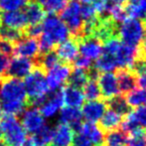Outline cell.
Returning <instances> with one entry per match:
<instances>
[{"label":"cell","mask_w":146,"mask_h":146,"mask_svg":"<svg viewBox=\"0 0 146 146\" xmlns=\"http://www.w3.org/2000/svg\"><path fill=\"white\" fill-rule=\"evenodd\" d=\"M146 37V30L139 19L126 18L118 26V39L121 43L138 48Z\"/></svg>","instance_id":"obj_1"},{"label":"cell","mask_w":146,"mask_h":146,"mask_svg":"<svg viewBox=\"0 0 146 146\" xmlns=\"http://www.w3.org/2000/svg\"><path fill=\"white\" fill-rule=\"evenodd\" d=\"M23 84L27 96L28 106H30L35 100L49 92L45 71L40 68L34 67L32 72L25 78V82Z\"/></svg>","instance_id":"obj_2"},{"label":"cell","mask_w":146,"mask_h":146,"mask_svg":"<svg viewBox=\"0 0 146 146\" xmlns=\"http://www.w3.org/2000/svg\"><path fill=\"white\" fill-rule=\"evenodd\" d=\"M60 13V18L68 27L73 38H81L84 31V21L81 16V2L79 0H69Z\"/></svg>","instance_id":"obj_3"},{"label":"cell","mask_w":146,"mask_h":146,"mask_svg":"<svg viewBox=\"0 0 146 146\" xmlns=\"http://www.w3.org/2000/svg\"><path fill=\"white\" fill-rule=\"evenodd\" d=\"M0 129L8 146H22L27 138V132L17 116L5 114L0 120Z\"/></svg>","instance_id":"obj_4"},{"label":"cell","mask_w":146,"mask_h":146,"mask_svg":"<svg viewBox=\"0 0 146 146\" xmlns=\"http://www.w3.org/2000/svg\"><path fill=\"white\" fill-rule=\"evenodd\" d=\"M42 23V34L55 46L70 38L71 33L68 27L55 13H50L45 16Z\"/></svg>","instance_id":"obj_5"},{"label":"cell","mask_w":146,"mask_h":146,"mask_svg":"<svg viewBox=\"0 0 146 146\" xmlns=\"http://www.w3.org/2000/svg\"><path fill=\"white\" fill-rule=\"evenodd\" d=\"M11 102L27 104L24 84L21 80L2 77L0 81V104Z\"/></svg>","instance_id":"obj_6"},{"label":"cell","mask_w":146,"mask_h":146,"mask_svg":"<svg viewBox=\"0 0 146 146\" xmlns=\"http://www.w3.org/2000/svg\"><path fill=\"white\" fill-rule=\"evenodd\" d=\"M34 61L23 57H15L9 60V64L4 73L3 77L12 79L22 80L25 79L34 69Z\"/></svg>","instance_id":"obj_7"},{"label":"cell","mask_w":146,"mask_h":146,"mask_svg":"<svg viewBox=\"0 0 146 146\" xmlns=\"http://www.w3.org/2000/svg\"><path fill=\"white\" fill-rule=\"evenodd\" d=\"M71 72L72 66L65 63H59L54 66L52 69L48 70L46 82L49 92H55L57 90H60L62 85L68 81Z\"/></svg>","instance_id":"obj_8"},{"label":"cell","mask_w":146,"mask_h":146,"mask_svg":"<svg viewBox=\"0 0 146 146\" xmlns=\"http://www.w3.org/2000/svg\"><path fill=\"white\" fill-rule=\"evenodd\" d=\"M21 124L26 132L33 135L46 124V119L38 108L28 106L21 114Z\"/></svg>","instance_id":"obj_9"},{"label":"cell","mask_w":146,"mask_h":146,"mask_svg":"<svg viewBox=\"0 0 146 146\" xmlns=\"http://www.w3.org/2000/svg\"><path fill=\"white\" fill-rule=\"evenodd\" d=\"M76 40L79 45V53H81V56L90 60H96L102 55V43L98 37L90 35Z\"/></svg>","instance_id":"obj_10"},{"label":"cell","mask_w":146,"mask_h":146,"mask_svg":"<svg viewBox=\"0 0 146 146\" xmlns=\"http://www.w3.org/2000/svg\"><path fill=\"white\" fill-rule=\"evenodd\" d=\"M40 54L39 43L36 38L24 36L21 40L14 44V55L16 57L36 59Z\"/></svg>","instance_id":"obj_11"},{"label":"cell","mask_w":146,"mask_h":146,"mask_svg":"<svg viewBox=\"0 0 146 146\" xmlns=\"http://www.w3.org/2000/svg\"><path fill=\"white\" fill-rule=\"evenodd\" d=\"M98 80V85L100 87L102 96H104L106 100L119 94L118 84H117L115 74L111 72L100 74Z\"/></svg>","instance_id":"obj_12"},{"label":"cell","mask_w":146,"mask_h":146,"mask_svg":"<svg viewBox=\"0 0 146 146\" xmlns=\"http://www.w3.org/2000/svg\"><path fill=\"white\" fill-rule=\"evenodd\" d=\"M55 52L60 61L71 65L79 56V45L77 40L75 38H69L68 40L60 43Z\"/></svg>","instance_id":"obj_13"},{"label":"cell","mask_w":146,"mask_h":146,"mask_svg":"<svg viewBox=\"0 0 146 146\" xmlns=\"http://www.w3.org/2000/svg\"><path fill=\"white\" fill-rule=\"evenodd\" d=\"M106 110V104L102 100H88L83 106L82 116L88 122L96 123L102 118Z\"/></svg>","instance_id":"obj_14"},{"label":"cell","mask_w":146,"mask_h":146,"mask_svg":"<svg viewBox=\"0 0 146 146\" xmlns=\"http://www.w3.org/2000/svg\"><path fill=\"white\" fill-rule=\"evenodd\" d=\"M116 79L119 92L126 94L137 88V76L130 69L120 68L116 70Z\"/></svg>","instance_id":"obj_15"},{"label":"cell","mask_w":146,"mask_h":146,"mask_svg":"<svg viewBox=\"0 0 146 146\" xmlns=\"http://www.w3.org/2000/svg\"><path fill=\"white\" fill-rule=\"evenodd\" d=\"M82 117V112L78 108L66 106L62 108L60 113V123L69 125L74 133H79L83 125Z\"/></svg>","instance_id":"obj_16"},{"label":"cell","mask_w":146,"mask_h":146,"mask_svg":"<svg viewBox=\"0 0 146 146\" xmlns=\"http://www.w3.org/2000/svg\"><path fill=\"white\" fill-rule=\"evenodd\" d=\"M74 131L67 124L59 123L54 128V133L49 146H72Z\"/></svg>","instance_id":"obj_17"},{"label":"cell","mask_w":146,"mask_h":146,"mask_svg":"<svg viewBox=\"0 0 146 146\" xmlns=\"http://www.w3.org/2000/svg\"><path fill=\"white\" fill-rule=\"evenodd\" d=\"M137 56H138V48H134L122 43L114 58L117 69L120 68L130 69Z\"/></svg>","instance_id":"obj_18"},{"label":"cell","mask_w":146,"mask_h":146,"mask_svg":"<svg viewBox=\"0 0 146 146\" xmlns=\"http://www.w3.org/2000/svg\"><path fill=\"white\" fill-rule=\"evenodd\" d=\"M1 22L5 27L21 31H24L28 26L24 11H20V10L4 12V14L1 16Z\"/></svg>","instance_id":"obj_19"},{"label":"cell","mask_w":146,"mask_h":146,"mask_svg":"<svg viewBox=\"0 0 146 146\" xmlns=\"http://www.w3.org/2000/svg\"><path fill=\"white\" fill-rule=\"evenodd\" d=\"M86 136L94 146H104V131L96 123L86 122L83 123L80 132Z\"/></svg>","instance_id":"obj_20"},{"label":"cell","mask_w":146,"mask_h":146,"mask_svg":"<svg viewBox=\"0 0 146 146\" xmlns=\"http://www.w3.org/2000/svg\"><path fill=\"white\" fill-rule=\"evenodd\" d=\"M24 14H25L26 19H27L28 26L38 25V24L42 23L45 16H46L44 8L34 0L28 1V3L25 6Z\"/></svg>","instance_id":"obj_21"},{"label":"cell","mask_w":146,"mask_h":146,"mask_svg":"<svg viewBox=\"0 0 146 146\" xmlns=\"http://www.w3.org/2000/svg\"><path fill=\"white\" fill-rule=\"evenodd\" d=\"M63 92V100L64 104H67V106L71 108H78L83 106L85 96L81 90L76 88L70 86H66L64 90H62Z\"/></svg>","instance_id":"obj_22"},{"label":"cell","mask_w":146,"mask_h":146,"mask_svg":"<svg viewBox=\"0 0 146 146\" xmlns=\"http://www.w3.org/2000/svg\"><path fill=\"white\" fill-rule=\"evenodd\" d=\"M100 128L104 132H110L111 130L119 128L121 121H122V116L117 114L116 112L112 111L111 110H106L104 115L100 119Z\"/></svg>","instance_id":"obj_23"},{"label":"cell","mask_w":146,"mask_h":146,"mask_svg":"<svg viewBox=\"0 0 146 146\" xmlns=\"http://www.w3.org/2000/svg\"><path fill=\"white\" fill-rule=\"evenodd\" d=\"M106 106H108L110 110L116 112L117 114H119L122 117L127 115L132 110L129 104H127L126 98L123 94H117L113 98L108 100H106Z\"/></svg>","instance_id":"obj_24"},{"label":"cell","mask_w":146,"mask_h":146,"mask_svg":"<svg viewBox=\"0 0 146 146\" xmlns=\"http://www.w3.org/2000/svg\"><path fill=\"white\" fill-rule=\"evenodd\" d=\"M60 60L57 56L56 52L54 50L49 51L47 53H42L39 54L38 57L35 59L34 65L35 67L40 68L43 71H48V70L52 69L54 66H56L57 64L60 63Z\"/></svg>","instance_id":"obj_25"},{"label":"cell","mask_w":146,"mask_h":146,"mask_svg":"<svg viewBox=\"0 0 146 146\" xmlns=\"http://www.w3.org/2000/svg\"><path fill=\"white\" fill-rule=\"evenodd\" d=\"M68 86L76 88H83L85 85L88 82V76L87 70L83 69H75L71 72L69 79H68Z\"/></svg>","instance_id":"obj_26"},{"label":"cell","mask_w":146,"mask_h":146,"mask_svg":"<svg viewBox=\"0 0 146 146\" xmlns=\"http://www.w3.org/2000/svg\"><path fill=\"white\" fill-rule=\"evenodd\" d=\"M53 133H54V128L50 125L45 124L39 131H37L35 134L32 135L33 139L39 146H48L50 145L51 140H52Z\"/></svg>","instance_id":"obj_27"},{"label":"cell","mask_w":146,"mask_h":146,"mask_svg":"<svg viewBox=\"0 0 146 146\" xmlns=\"http://www.w3.org/2000/svg\"><path fill=\"white\" fill-rule=\"evenodd\" d=\"M127 139V134L120 129H114L106 133L104 136V146H119L125 144Z\"/></svg>","instance_id":"obj_28"},{"label":"cell","mask_w":146,"mask_h":146,"mask_svg":"<svg viewBox=\"0 0 146 146\" xmlns=\"http://www.w3.org/2000/svg\"><path fill=\"white\" fill-rule=\"evenodd\" d=\"M94 67L98 72H102V73H108V72H111L113 70L117 69L115 59L111 56L108 55L102 54L94 64Z\"/></svg>","instance_id":"obj_29"},{"label":"cell","mask_w":146,"mask_h":146,"mask_svg":"<svg viewBox=\"0 0 146 146\" xmlns=\"http://www.w3.org/2000/svg\"><path fill=\"white\" fill-rule=\"evenodd\" d=\"M126 102L130 108H138L146 104V90L139 88L126 94Z\"/></svg>","instance_id":"obj_30"},{"label":"cell","mask_w":146,"mask_h":146,"mask_svg":"<svg viewBox=\"0 0 146 146\" xmlns=\"http://www.w3.org/2000/svg\"><path fill=\"white\" fill-rule=\"evenodd\" d=\"M24 36H25L24 32L21 30H16L5 27V26H0V39L1 40L9 41V42L15 44L19 40H21Z\"/></svg>","instance_id":"obj_31"},{"label":"cell","mask_w":146,"mask_h":146,"mask_svg":"<svg viewBox=\"0 0 146 146\" xmlns=\"http://www.w3.org/2000/svg\"><path fill=\"white\" fill-rule=\"evenodd\" d=\"M125 144L127 146H146V131L144 128L138 129L127 135Z\"/></svg>","instance_id":"obj_32"},{"label":"cell","mask_w":146,"mask_h":146,"mask_svg":"<svg viewBox=\"0 0 146 146\" xmlns=\"http://www.w3.org/2000/svg\"><path fill=\"white\" fill-rule=\"evenodd\" d=\"M39 4L49 13H58L65 8L69 0H38Z\"/></svg>","instance_id":"obj_33"},{"label":"cell","mask_w":146,"mask_h":146,"mask_svg":"<svg viewBox=\"0 0 146 146\" xmlns=\"http://www.w3.org/2000/svg\"><path fill=\"white\" fill-rule=\"evenodd\" d=\"M83 90H84L83 92L84 96L88 100H98L102 96L98 82L94 81V80H90L85 85V87L83 88Z\"/></svg>","instance_id":"obj_34"},{"label":"cell","mask_w":146,"mask_h":146,"mask_svg":"<svg viewBox=\"0 0 146 146\" xmlns=\"http://www.w3.org/2000/svg\"><path fill=\"white\" fill-rule=\"evenodd\" d=\"M27 3L28 0H0V10L4 12L20 10Z\"/></svg>","instance_id":"obj_35"},{"label":"cell","mask_w":146,"mask_h":146,"mask_svg":"<svg viewBox=\"0 0 146 146\" xmlns=\"http://www.w3.org/2000/svg\"><path fill=\"white\" fill-rule=\"evenodd\" d=\"M81 16L83 18L84 24L90 23L96 19V13L92 4H81Z\"/></svg>","instance_id":"obj_36"},{"label":"cell","mask_w":146,"mask_h":146,"mask_svg":"<svg viewBox=\"0 0 146 146\" xmlns=\"http://www.w3.org/2000/svg\"><path fill=\"white\" fill-rule=\"evenodd\" d=\"M133 116L136 120L137 124L141 128L146 127V106H138L135 110H132Z\"/></svg>","instance_id":"obj_37"},{"label":"cell","mask_w":146,"mask_h":146,"mask_svg":"<svg viewBox=\"0 0 146 146\" xmlns=\"http://www.w3.org/2000/svg\"><path fill=\"white\" fill-rule=\"evenodd\" d=\"M0 54L8 57L14 55V44L9 41L1 40L0 39Z\"/></svg>","instance_id":"obj_38"},{"label":"cell","mask_w":146,"mask_h":146,"mask_svg":"<svg viewBox=\"0 0 146 146\" xmlns=\"http://www.w3.org/2000/svg\"><path fill=\"white\" fill-rule=\"evenodd\" d=\"M72 64L75 66L76 69H83V70H88V68H90L92 66V60L83 56H78Z\"/></svg>","instance_id":"obj_39"},{"label":"cell","mask_w":146,"mask_h":146,"mask_svg":"<svg viewBox=\"0 0 146 146\" xmlns=\"http://www.w3.org/2000/svg\"><path fill=\"white\" fill-rule=\"evenodd\" d=\"M73 144L74 146H94L87 137L84 136L81 133H77L76 134V136L73 139Z\"/></svg>","instance_id":"obj_40"},{"label":"cell","mask_w":146,"mask_h":146,"mask_svg":"<svg viewBox=\"0 0 146 146\" xmlns=\"http://www.w3.org/2000/svg\"><path fill=\"white\" fill-rule=\"evenodd\" d=\"M8 64H9V58L0 54V81H1V78L3 77L6 69H7Z\"/></svg>","instance_id":"obj_41"},{"label":"cell","mask_w":146,"mask_h":146,"mask_svg":"<svg viewBox=\"0 0 146 146\" xmlns=\"http://www.w3.org/2000/svg\"><path fill=\"white\" fill-rule=\"evenodd\" d=\"M137 86L143 90H146V73L141 74L137 77Z\"/></svg>","instance_id":"obj_42"},{"label":"cell","mask_w":146,"mask_h":146,"mask_svg":"<svg viewBox=\"0 0 146 146\" xmlns=\"http://www.w3.org/2000/svg\"><path fill=\"white\" fill-rule=\"evenodd\" d=\"M138 54L146 59V37L143 40V42L141 43L140 46L138 47Z\"/></svg>","instance_id":"obj_43"},{"label":"cell","mask_w":146,"mask_h":146,"mask_svg":"<svg viewBox=\"0 0 146 146\" xmlns=\"http://www.w3.org/2000/svg\"><path fill=\"white\" fill-rule=\"evenodd\" d=\"M106 1L113 5H125L127 3V0H106Z\"/></svg>","instance_id":"obj_44"},{"label":"cell","mask_w":146,"mask_h":146,"mask_svg":"<svg viewBox=\"0 0 146 146\" xmlns=\"http://www.w3.org/2000/svg\"><path fill=\"white\" fill-rule=\"evenodd\" d=\"M129 2H131V3L138 4V5H141V6H143L144 8H146V0H129Z\"/></svg>","instance_id":"obj_45"},{"label":"cell","mask_w":146,"mask_h":146,"mask_svg":"<svg viewBox=\"0 0 146 146\" xmlns=\"http://www.w3.org/2000/svg\"><path fill=\"white\" fill-rule=\"evenodd\" d=\"M79 1L83 2V3H85V4H92L98 1V0H79Z\"/></svg>","instance_id":"obj_46"},{"label":"cell","mask_w":146,"mask_h":146,"mask_svg":"<svg viewBox=\"0 0 146 146\" xmlns=\"http://www.w3.org/2000/svg\"><path fill=\"white\" fill-rule=\"evenodd\" d=\"M0 146H8V145H7V143L3 140V139H1V140H0Z\"/></svg>","instance_id":"obj_47"},{"label":"cell","mask_w":146,"mask_h":146,"mask_svg":"<svg viewBox=\"0 0 146 146\" xmlns=\"http://www.w3.org/2000/svg\"><path fill=\"white\" fill-rule=\"evenodd\" d=\"M2 118V108H1V104H0V120Z\"/></svg>","instance_id":"obj_48"},{"label":"cell","mask_w":146,"mask_h":146,"mask_svg":"<svg viewBox=\"0 0 146 146\" xmlns=\"http://www.w3.org/2000/svg\"><path fill=\"white\" fill-rule=\"evenodd\" d=\"M3 138V133H2V131H1V129H0V140Z\"/></svg>","instance_id":"obj_49"},{"label":"cell","mask_w":146,"mask_h":146,"mask_svg":"<svg viewBox=\"0 0 146 146\" xmlns=\"http://www.w3.org/2000/svg\"><path fill=\"white\" fill-rule=\"evenodd\" d=\"M143 25H144V27H145V30H146V17L144 18V23H143Z\"/></svg>","instance_id":"obj_50"},{"label":"cell","mask_w":146,"mask_h":146,"mask_svg":"<svg viewBox=\"0 0 146 146\" xmlns=\"http://www.w3.org/2000/svg\"><path fill=\"white\" fill-rule=\"evenodd\" d=\"M0 24H1V14H0Z\"/></svg>","instance_id":"obj_51"},{"label":"cell","mask_w":146,"mask_h":146,"mask_svg":"<svg viewBox=\"0 0 146 146\" xmlns=\"http://www.w3.org/2000/svg\"><path fill=\"white\" fill-rule=\"evenodd\" d=\"M119 146H123V145H119Z\"/></svg>","instance_id":"obj_52"},{"label":"cell","mask_w":146,"mask_h":146,"mask_svg":"<svg viewBox=\"0 0 146 146\" xmlns=\"http://www.w3.org/2000/svg\"><path fill=\"white\" fill-rule=\"evenodd\" d=\"M48 146H49V145H48Z\"/></svg>","instance_id":"obj_53"}]
</instances>
